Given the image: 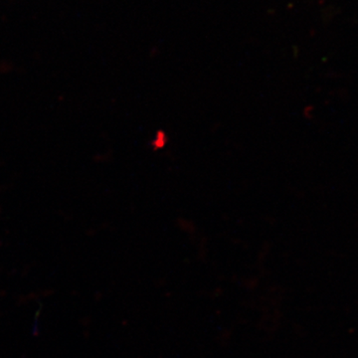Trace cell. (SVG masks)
<instances>
[{
    "label": "cell",
    "mask_w": 358,
    "mask_h": 358,
    "mask_svg": "<svg viewBox=\"0 0 358 358\" xmlns=\"http://www.w3.org/2000/svg\"><path fill=\"white\" fill-rule=\"evenodd\" d=\"M167 143L166 134L164 131H159L155 134L154 141H152V147L155 150H162V148L166 147Z\"/></svg>",
    "instance_id": "6da1fadb"
}]
</instances>
